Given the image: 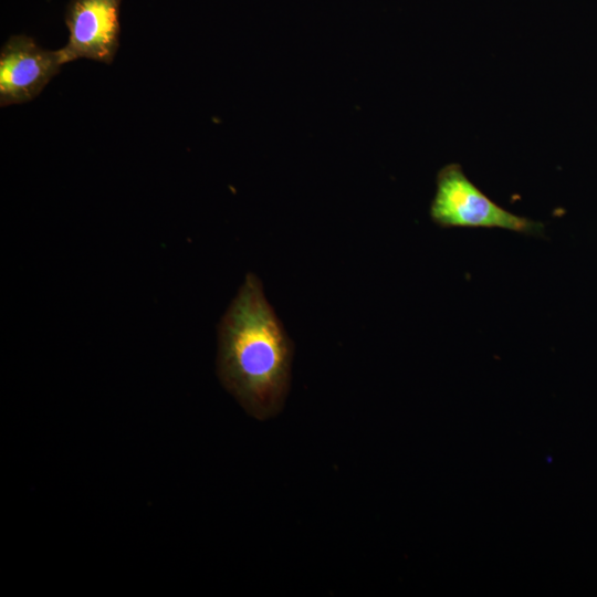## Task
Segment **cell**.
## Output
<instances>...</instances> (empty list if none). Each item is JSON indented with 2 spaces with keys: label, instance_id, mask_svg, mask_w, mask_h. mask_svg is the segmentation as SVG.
<instances>
[{
  "label": "cell",
  "instance_id": "1",
  "mask_svg": "<svg viewBox=\"0 0 597 597\" xmlns=\"http://www.w3.org/2000/svg\"><path fill=\"white\" fill-rule=\"evenodd\" d=\"M294 345L262 281L249 272L218 324L217 375L256 420L277 416L291 386Z\"/></svg>",
  "mask_w": 597,
  "mask_h": 597
},
{
  "label": "cell",
  "instance_id": "2",
  "mask_svg": "<svg viewBox=\"0 0 597 597\" xmlns=\"http://www.w3.org/2000/svg\"><path fill=\"white\" fill-rule=\"evenodd\" d=\"M429 214L443 229H503L540 238L544 237L545 231L542 222L517 216L494 202L455 163L438 171Z\"/></svg>",
  "mask_w": 597,
  "mask_h": 597
},
{
  "label": "cell",
  "instance_id": "3",
  "mask_svg": "<svg viewBox=\"0 0 597 597\" xmlns=\"http://www.w3.org/2000/svg\"><path fill=\"white\" fill-rule=\"evenodd\" d=\"M122 0H71L65 11L66 44L59 50L62 64L88 59L111 64L119 45Z\"/></svg>",
  "mask_w": 597,
  "mask_h": 597
},
{
  "label": "cell",
  "instance_id": "4",
  "mask_svg": "<svg viewBox=\"0 0 597 597\" xmlns=\"http://www.w3.org/2000/svg\"><path fill=\"white\" fill-rule=\"evenodd\" d=\"M62 65L59 50H44L24 34L11 35L0 51V105L32 101Z\"/></svg>",
  "mask_w": 597,
  "mask_h": 597
}]
</instances>
